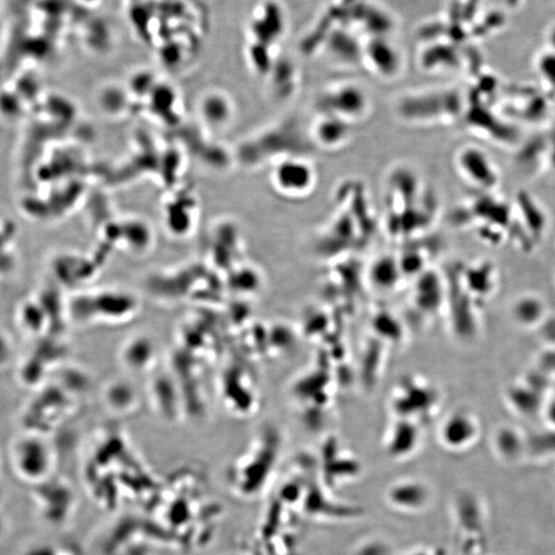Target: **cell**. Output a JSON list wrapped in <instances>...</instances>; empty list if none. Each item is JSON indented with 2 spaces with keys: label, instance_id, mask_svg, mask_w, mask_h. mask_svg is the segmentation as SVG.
<instances>
[{
  "label": "cell",
  "instance_id": "1",
  "mask_svg": "<svg viewBox=\"0 0 555 555\" xmlns=\"http://www.w3.org/2000/svg\"><path fill=\"white\" fill-rule=\"evenodd\" d=\"M455 99L453 93L442 90L409 92L397 99L395 112L404 123L430 125L451 114V103H455Z\"/></svg>",
  "mask_w": 555,
  "mask_h": 555
},
{
  "label": "cell",
  "instance_id": "2",
  "mask_svg": "<svg viewBox=\"0 0 555 555\" xmlns=\"http://www.w3.org/2000/svg\"><path fill=\"white\" fill-rule=\"evenodd\" d=\"M314 105L318 114L331 115L355 125L370 112V98L360 85L340 82L320 92Z\"/></svg>",
  "mask_w": 555,
  "mask_h": 555
},
{
  "label": "cell",
  "instance_id": "3",
  "mask_svg": "<svg viewBox=\"0 0 555 555\" xmlns=\"http://www.w3.org/2000/svg\"><path fill=\"white\" fill-rule=\"evenodd\" d=\"M436 390L420 377H407L393 390L391 405L398 419L425 421L436 404Z\"/></svg>",
  "mask_w": 555,
  "mask_h": 555
},
{
  "label": "cell",
  "instance_id": "4",
  "mask_svg": "<svg viewBox=\"0 0 555 555\" xmlns=\"http://www.w3.org/2000/svg\"><path fill=\"white\" fill-rule=\"evenodd\" d=\"M316 178V170L306 156L279 161L271 173L276 190L290 198H301L312 192Z\"/></svg>",
  "mask_w": 555,
  "mask_h": 555
},
{
  "label": "cell",
  "instance_id": "5",
  "mask_svg": "<svg viewBox=\"0 0 555 555\" xmlns=\"http://www.w3.org/2000/svg\"><path fill=\"white\" fill-rule=\"evenodd\" d=\"M363 64L383 80H392L402 69V55L387 36L370 38L363 45Z\"/></svg>",
  "mask_w": 555,
  "mask_h": 555
},
{
  "label": "cell",
  "instance_id": "6",
  "mask_svg": "<svg viewBox=\"0 0 555 555\" xmlns=\"http://www.w3.org/2000/svg\"><path fill=\"white\" fill-rule=\"evenodd\" d=\"M354 124L331 115L318 114L308 129L313 144L318 149L335 151L344 146L351 139Z\"/></svg>",
  "mask_w": 555,
  "mask_h": 555
},
{
  "label": "cell",
  "instance_id": "7",
  "mask_svg": "<svg viewBox=\"0 0 555 555\" xmlns=\"http://www.w3.org/2000/svg\"><path fill=\"white\" fill-rule=\"evenodd\" d=\"M474 434L473 423L465 414H451L441 427V438L451 448H460Z\"/></svg>",
  "mask_w": 555,
  "mask_h": 555
},
{
  "label": "cell",
  "instance_id": "8",
  "mask_svg": "<svg viewBox=\"0 0 555 555\" xmlns=\"http://www.w3.org/2000/svg\"><path fill=\"white\" fill-rule=\"evenodd\" d=\"M370 279L375 286L389 289L395 286L402 277L399 260L392 255H381L370 266Z\"/></svg>",
  "mask_w": 555,
  "mask_h": 555
},
{
  "label": "cell",
  "instance_id": "9",
  "mask_svg": "<svg viewBox=\"0 0 555 555\" xmlns=\"http://www.w3.org/2000/svg\"><path fill=\"white\" fill-rule=\"evenodd\" d=\"M416 421L400 419L389 431V450L395 455H403L418 443L419 432Z\"/></svg>",
  "mask_w": 555,
  "mask_h": 555
},
{
  "label": "cell",
  "instance_id": "10",
  "mask_svg": "<svg viewBox=\"0 0 555 555\" xmlns=\"http://www.w3.org/2000/svg\"><path fill=\"white\" fill-rule=\"evenodd\" d=\"M394 501L405 507H416L424 502V490L418 485H403L394 488Z\"/></svg>",
  "mask_w": 555,
  "mask_h": 555
},
{
  "label": "cell",
  "instance_id": "11",
  "mask_svg": "<svg viewBox=\"0 0 555 555\" xmlns=\"http://www.w3.org/2000/svg\"><path fill=\"white\" fill-rule=\"evenodd\" d=\"M9 351H10V347H9L6 338L0 335V363L6 362V359H8Z\"/></svg>",
  "mask_w": 555,
  "mask_h": 555
},
{
  "label": "cell",
  "instance_id": "12",
  "mask_svg": "<svg viewBox=\"0 0 555 555\" xmlns=\"http://www.w3.org/2000/svg\"><path fill=\"white\" fill-rule=\"evenodd\" d=\"M549 43L551 45L552 48H554V52L555 53V25L554 27H552L551 30H550L549 32Z\"/></svg>",
  "mask_w": 555,
  "mask_h": 555
}]
</instances>
